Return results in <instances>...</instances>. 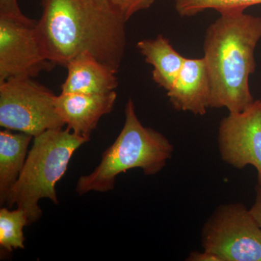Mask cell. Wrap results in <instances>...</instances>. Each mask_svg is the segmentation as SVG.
Returning <instances> with one entry per match:
<instances>
[{"label":"cell","mask_w":261,"mask_h":261,"mask_svg":"<svg viewBox=\"0 0 261 261\" xmlns=\"http://www.w3.org/2000/svg\"><path fill=\"white\" fill-rule=\"evenodd\" d=\"M261 0H175V8L181 17H192L213 9L220 14L228 12L245 11L253 5H260Z\"/></svg>","instance_id":"9a60e30c"},{"label":"cell","mask_w":261,"mask_h":261,"mask_svg":"<svg viewBox=\"0 0 261 261\" xmlns=\"http://www.w3.org/2000/svg\"><path fill=\"white\" fill-rule=\"evenodd\" d=\"M137 49L152 65V80L165 90H169L186 58L173 48L167 38L159 35L154 39H143L137 43Z\"/></svg>","instance_id":"4fadbf2b"},{"label":"cell","mask_w":261,"mask_h":261,"mask_svg":"<svg viewBox=\"0 0 261 261\" xmlns=\"http://www.w3.org/2000/svg\"><path fill=\"white\" fill-rule=\"evenodd\" d=\"M37 21L0 15V83L14 79H33L50 71L49 61L38 34Z\"/></svg>","instance_id":"52a82bcc"},{"label":"cell","mask_w":261,"mask_h":261,"mask_svg":"<svg viewBox=\"0 0 261 261\" xmlns=\"http://www.w3.org/2000/svg\"><path fill=\"white\" fill-rule=\"evenodd\" d=\"M117 94L61 93L56 96V106L65 124L75 135L90 140L103 116L113 111Z\"/></svg>","instance_id":"9c48e42d"},{"label":"cell","mask_w":261,"mask_h":261,"mask_svg":"<svg viewBox=\"0 0 261 261\" xmlns=\"http://www.w3.org/2000/svg\"><path fill=\"white\" fill-rule=\"evenodd\" d=\"M255 192H256V197H255V202L250 209V212L261 228V185L260 184H257L255 187Z\"/></svg>","instance_id":"ac0fdd59"},{"label":"cell","mask_w":261,"mask_h":261,"mask_svg":"<svg viewBox=\"0 0 261 261\" xmlns=\"http://www.w3.org/2000/svg\"><path fill=\"white\" fill-rule=\"evenodd\" d=\"M173 146L161 132L142 125L132 99L125 107V121L121 133L102 154L95 169L81 176L75 191L80 195L89 192L114 190L118 175L140 168L147 176L161 172L172 158Z\"/></svg>","instance_id":"3957f363"},{"label":"cell","mask_w":261,"mask_h":261,"mask_svg":"<svg viewBox=\"0 0 261 261\" xmlns=\"http://www.w3.org/2000/svg\"><path fill=\"white\" fill-rule=\"evenodd\" d=\"M202 245L220 261H261V228L243 204L220 206L202 229Z\"/></svg>","instance_id":"8992f818"},{"label":"cell","mask_w":261,"mask_h":261,"mask_svg":"<svg viewBox=\"0 0 261 261\" xmlns=\"http://www.w3.org/2000/svg\"><path fill=\"white\" fill-rule=\"evenodd\" d=\"M187 260L190 261H220L219 259L214 254L206 252L205 250L202 252H192Z\"/></svg>","instance_id":"d6986e66"},{"label":"cell","mask_w":261,"mask_h":261,"mask_svg":"<svg viewBox=\"0 0 261 261\" xmlns=\"http://www.w3.org/2000/svg\"><path fill=\"white\" fill-rule=\"evenodd\" d=\"M33 138L28 134L0 132V204H6L8 194L23 170Z\"/></svg>","instance_id":"7c38bea8"},{"label":"cell","mask_w":261,"mask_h":261,"mask_svg":"<svg viewBox=\"0 0 261 261\" xmlns=\"http://www.w3.org/2000/svg\"><path fill=\"white\" fill-rule=\"evenodd\" d=\"M68 75L62 85L61 93L102 94L118 87L116 72L93 57H77L66 65Z\"/></svg>","instance_id":"8fae6325"},{"label":"cell","mask_w":261,"mask_h":261,"mask_svg":"<svg viewBox=\"0 0 261 261\" xmlns=\"http://www.w3.org/2000/svg\"><path fill=\"white\" fill-rule=\"evenodd\" d=\"M27 215L20 209L0 210V246L8 252L24 248L23 228L28 226Z\"/></svg>","instance_id":"5bb4252c"},{"label":"cell","mask_w":261,"mask_h":261,"mask_svg":"<svg viewBox=\"0 0 261 261\" xmlns=\"http://www.w3.org/2000/svg\"><path fill=\"white\" fill-rule=\"evenodd\" d=\"M0 15L15 17V18H25L17 0H0Z\"/></svg>","instance_id":"e0dca14e"},{"label":"cell","mask_w":261,"mask_h":261,"mask_svg":"<svg viewBox=\"0 0 261 261\" xmlns=\"http://www.w3.org/2000/svg\"><path fill=\"white\" fill-rule=\"evenodd\" d=\"M56 95L32 79H14L0 83V126L33 137L60 129L64 121L56 106Z\"/></svg>","instance_id":"5b68a950"},{"label":"cell","mask_w":261,"mask_h":261,"mask_svg":"<svg viewBox=\"0 0 261 261\" xmlns=\"http://www.w3.org/2000/svg\"><path fill=\"white\" fill-rule=\"evenodd\" d=\"M220 154L224 162L242 169H256L261 185V100L254 101L240 113H229L220 123L218 132Z\"/></svg>","instance_id":"ba28073f"},{"label":"cell","mask_w":261,"mask_h":261,"mask_svg":"<svg viewBox=\"0 0 261 261\" xmlns=\"http://www.w3.org/2000/svg\"><path fill=\"white\" fill-rule=\"evenodd\" d=\"M32 149L6 205L24 211L29 225L42 217L41 199L58 204L56 186L68 169L73 153L89 140L67 128L49 129L34 137Z\"/></svg>","instance_id":"277c9868"},{"label":"cell","mask_w":261,"mask_h":261,"mask_svg":"<svg viewBox=\"0 0 261 261\" xmlns=\"http://www.w3.org/2000/svg\"><path fill=\"white\" fill-rule=\"evenodd\" d=\"M167 95L174 109L203 116L210 108L211 84L203 58H186Z\"/></svg>","instance_id":"30bf717a"},{"label":"cell","mask_w":261,"mask_h":261,"mask_svg":"<svg viewBox=\"0 0 261 261\" xmlns=\"http://www.w3.org/2000/svg\"><path fill=\"white\" fill-rule=\"evenodd\" d=\"M261 39V17L243 10L228 12L206 30L204 56L211 84V108L240 113L255 101L250 77L256 68L255 51Z\"/></svg>","instance_id":"7a4b0ae2"},{"label":"cell","mask_w":261,"mask_h":261,"mask_svg":"<svg viewBox=\"0 0 261 261\" xmlns=\"http://www.w3.org/2000/svg\"><path fill=\"white\" fill-rule=\"evenodd\" d=\"M39 39L49 61L66 65L89 56L118 73L126 53V20L108 0H40Z\"/></svg>","instance_id":"6da1fadb"},{"label":"cell","mask_w":261,"mask_h":261,"mask_svg":"<svg viewBox=\"0 0 261 261\" xmlns=\"http://www.w3.org/2000/svg\"><path fill=\"white\" fill-rule=\"evenodd\" d=\"M154 1L155 0H108L126 21L135 13L149 9Z\"/></svg>","instance_id":"2e32d148"}]
</instances>
